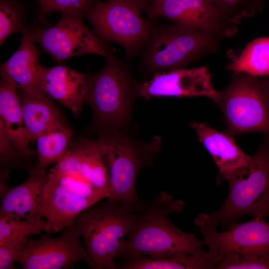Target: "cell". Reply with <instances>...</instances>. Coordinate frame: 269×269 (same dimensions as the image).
I'll return each instance as SVG.
<instances>
[{
    "label": "cell",
    "instance_id": "obj_1",
    "mask_svg": "<svg viewBox=\"0 0 269 269\" xmlns=\"http://www.w3.org/2000/svg\"><path fill=\"white\" fill-rule=\"evenodd\" d=\"M111 194L107 167L95 140H82L48 172L40 209L43 231L55 233L74 226L81 212Z\"/></svg>",
    "mask_w": 269,
    "mask_h": 269
},
{
    "label": "cell",
    "instance_id": "obj_2",
    "mask_svg": "<svg viewBox=\"0 0 269 269\" xmlns=\"http://www.w3.org/2000/svg\"><path fill=\"white\" fill-rule=\"evenodd\" d=\"M182 203L165 192L156 196L146 208L137 212L119 257L126 260L148 256L158 259L178 253L203 254L206 251L194 233L183 231L168 219L179 213Z\"/></svg>",
    "mask_w": 269,
    "mask_h": 269
},
{
    "label": "cell",
    "instance_id": "obj_3",
    "mask_svg": "<svg viewBox=\"0 0 269 269\" xmlns=\"http://www.w3.org/2000/svg\"><path fill=\"white\" fill-rule=\"evenodd\" d=\"M219 38L191 25L175 22L154 26L141 52V69L156 73L185 68L217 52Z\"/></svg>",
    "mask_w": 269,
    "mask_h": 269
},
{
    "label": "cell",
    "instance_id": "obj_4",
    "mask_svg": "<svg viewBox=\"0 0 269 269\" xmlns=\"http://www.w3.org/2000/svg\"><path fill=\"white\" fill-rule=\"evenodd\" d=\"M140 208L108 200L102 204L90 206L77 215L74 226L83 238L94 269L118 268L113 260L119 257Z\"/></svg>",
    "mask_w": 269,
    "mask_h": 269
},
{
    "label": "cell",
    "instance_id": "obj_5",
    "mask_svg": "<svg viewBox=\"0 0 269 269\" xmlns=\"http://www.w3.org/2000/svg\"><path fill=\"white\" fill-rule=\"evenodd\" d=\"M86 82L84 103L93 110L95 125L107 132L125 126L137 96V84L127 65L113 54L100 71L87 76Z\"/></svg>",
    "mask_w": 269,
    "mask_h": 269
},
{
    "label": "cell",
    "instance_id": "obj_6",
    "mask_svg": "<svg viewBox=\"0 0 269 269\" xmlns=\"http://www.w3.org/2000/svg\"><path fill=\"white\" fill-rule=\"evenodd\" d=\"M228 182L224 204L209 214L223 230L244 215L269 218V135H265L248 171Z\"/></svg>",
    "mask_w": 269,
    "mask_h": 269
},
{
    "label": "cell",
    "instance_id": "obj_7",
    "mask_svg": "<svg viewBox=\"0 0 269 269\" xmlns=\"http://www.w3.org/2000/svg\"><path fill=\"white\" fill-rule=\"evenodd\" d=\"M226 124L225 132L234 135L248 133L269 135V107L260 77L233 73L229 84L219 91L215 102Z\"/></svg>",
    "mask_w": 269,
    "mask_h": 269
},
{
    "label": "cell",
    "instance_id": "obj_8",
    "mask_svg": "<svg viewBox=\"0 0 269 269\" xmlns=\"http://www.w3.org/2000/svg\"><path fill=\"white\" fill-rule=\"evenodd\" d=\"M95 141L108 169L111 188L108 200L139 208L141 204L135 193L136 176L154 148L143 149L118 131L107 132Z\"/></svg>",
    "mask_w": 269,
    "mask_h": 269
},
{
    "label": "cell",
    "instance_id": "obj_9",
    "mask_svg": "<svg viewBox=\"0 0 269 269\" xmlns=\"http://www.w3.org/2000/svg\"><path fill=\"white\" fill-rule=\"evenodd\" d=\"M141 11L129 0H108L97 2L85 16L100 38L121 45L130 59L141 52L153 26L141 16Z\"/></svg>",
    "mask_w": 269,
    "mask_h": 269
},
{
    "label": "cell",
    "instance_id": "obj_10",
    "mask_svg": "<svg viewBox=\"0 0 269 269\" xmlns=\"http://www.w3.org/2000/svg\"><path fill=\"white\" fill-rule=\"evenodd\" d=\"M194 221L203 237L202 245L208 247L206 254L216 266L229 254H258L269 251V222L265 218L253 217L247 222L233 223L223 232L217 231L218 223L209 214H200Z\"/></svg>",
    "mask_w": 269,
    "mask_h": 269
},
{
    "label": "cell",
    "instance_id": "obj_11",
    "mask_svg": "<svg viewBox=\"0 0 269 269\" xmlns=\"http://www.w3.org/2000/svg\"><path fill=\"white\" fill-rule=\"evenodd\" d=\"M82 17L62 12L55 25L30 31L35 42L59 64L78 55L97 54L106 59L113 55L104 40L85 25Z\"/></svg>",
    "mask_w": 269,
    "mask_h": 269
},
{
    "label": "cell",
    "instance_id": "obj_12",
    "mask_svg": "<svg viewBox=\"0 0 269 269\" xmlns=\"http://www.w3.org/2000/svg\"><path fill=\"white\" fill-rule=\"evenodd\" d=\"M144 11L153 19L162 17L188 24L221 40L234 36L239 22L209 0H151Z\"/></svg>",
    "mask_w": 269,
    "mask_h": 269
},
{
    "label": "cell",
    "instance_id": "obj_13",
    "mask_svg": "<svg viewBox=\"0 0 269 269\" xmlns=\"http://www.w3.org/2000/svg\"><path fill=\"white\" fill-rule=\"evenodd\" d=\"M57 238L43 235L30 239L18 262L23 269H71L78 261L85 262L94 269V263L80 241V235L74 226L64 229Z\"/></svg>",
    "mask_w": 269,
    "mask_h": 269
},
{
    "label": "cell",
    "instance_id": "obj_14",
    "mask_svg": "<svg viewBox=\"0 0 269 269\" xmlns=\"http://www.w3.org/2000/svg\"><path fill=\"white\" fill-rule=\"evenodd\" d=\"M137 96L145 98L152 96H204L216 102L219 91L212 83L208 68L201 66L161 72L149 80L137 84Z\"/></svg>",
    "mask_w": 269,
    "mask_h": 269
},
{
    "label": "cell",
    "instance_id": "obj_15",
    "mask_svg": "<svg viewBox=\"0 0 269 269\" xmlns=\"http://www.w3.org/2000/svg\"><path fill=\"white\" fill-rule=\"evenodd\" d=\"M191 127L217 166L218 184L223 180L228 181L248 171L253 155L242 151L235 141L234 136L224 131L214 129L205 123H193Z\"/></svg>",
    "mask_w": 269,
    "mask_h": 269
},
{
    "label": "cell",
    "instance_id": "obj_16",
    "mask_svg": "<svg viewBox=\"0 0 269 269\" xmlns=\"http://www.w3.org/2000/svg\"><path fill=\"white\" fill-rule=\"evenodd\" d=\"M28 177L12 188L0 181V218L5 219H42L39 211L42 203L48 172L37 168L30 169Z\"/></svg>",
    "mask_w": 269,
    "mask_h": 269
},
{
    "label": "cell",
    "instance_id": "obj_17",
    "mask_svg": "<svg viewBox=\"0 0 269 269\" xmlns=\"http://www.w3.org/2000/svg\"><path fill=\"white\" fill-rule=\"evenodd\" d=\"M30 30L23 34L21 43L13 55L0 66V74L7 77L17 90L51 100L44 92L40 83V52Z\"/></svg>",
    "mask_w": 269,
    "mask_h": 269
},
{
    "label": "cell",
    "instance_id": "obj_18",
    "mask_svg": "<svg viewBox=\"0 0 269 269\" xmlns=\"http://www.w3.org/2000/svg\"><path fill=\"white\" fill-rule=\"evenodd\" d=\"M87 76L62 63L50 67L41 66L40 83L50 98L68 108L78 118L84 104Z\"/></svg>",
    "mask_w": 269,
    "mask_h": 269
},
{
    "label": "cell",
    "instance_id": "obj_19",
    "mask_svg": "<svg viewBox=\"0 0 269 269\" xmlns=\"http://www.w3.org/2000/svg\"><path fill=\"white\" fill-rule=\"evenodd\" d=\"M0 123L19 155L27 161L32 154L29 146L31 139L24 122L20 102L14 84L2 74L0 83Z\"/></svg>",
    "mask_w": 269,
    "mask_h": 269
},
{
    "label": "cell",
    "instance_id": "obj_20",
    "mask_svg": "<svg viewBox=\"0 0 269 269\" xmlns=\"http://www.w3.org/2000/svg\"><path fill=\"white\" fill-rule=\"evenodd\" d=\"M24 122L33 143L54 125L65 122L51 100L43 99L17 90Z\"/></svg>",
    "mask_w": 269,
    "mask_h": 269
},
{
    "label": "cell",
    "instance_id": "obj_21",
    "mask_svg": "<svg viewBox=\"0 0 269 269\" xmlns=\"http://www.w3.org/2000/svg\"><path fill=\"white\" fill-rule=\"evenodd\" d=\"M216 264L206 254L178 253L154 259L142 256L126 260L120 266L125 269H216Z\"/></svg>",
    "mask_w": 269,
    "mask_h": 269
},
{
    "label": "cell",
    "instance_id": "obj_22",
    "mask_svg": "<svg viewBox=\"0 0 269 269\" xmlns=\"http://www.w3.org/2000/svg\"><path fill=\"white\" fill-rule=\"evenodd\" d=\"M226 68L233 73L243 72L254 77L269 76V37L251 41L239 56L231 57Z\"/></svg>",
    "mask_w": 269,
    "mask_h": 269
},
{
    "label": "cell",
    "instance_id": "obj_23",
    "mask_svg": "<svg viewBox=\"0 0 269 269\" xmlns=\"http://www.w3.org/2000/svg\"><path fill=\"white\" fill-rule=\"evenodd\" d=\"M73 133L65 122L59 123L35 140L37 162L36 167L45 170L57 162L68 151Z\"/></svg>",
    "mask_w": 269,
    "mask_h": 269
},
{
    "label": "cell",
    "instance_id": "obj_24",
    "mask_svg": "<svg viewBox=\"0 0 269 269\" xmlns=\"http://www.w3.org/2000/svg\"><path fill=\"white\" fill-rule=\"evenodd\" d=\"M26 6L25 0H0V45L12 33L29 30L25 18Z\"/></svg>",
    "mask_w": 269,
    "mask_h": 269
},
{
    "label": "cell",
    "instance_id": "obj_25",
    "mask_svg": "<svg viewBox=\"0 0 269 269\" xmlns=\"http://www.w3.org/2000/svg\"><path fill=\"white\" fill-rule=\"evenodd\" d=\"M46 220L5 219L0 218V245L14 240L39 234Z\"/></svg>",
    "mask_w": 269,
    "mask_h": 269
},
{
    "label": "cell",
    "instance_id": "obj_26",
    "mask_svg": "<svg viewBox=\"0 0 269 269\" xmlns=\"http://www.w3.org/2000/svg\"><path fill=\"white\" fill-rule=\"evenodd\" d=\"M99 0H37L38 20L45 22L46 17L52 12H71L85 16Z\"/></svg>",
    "mask_w": 269,
    "mask_h": 269
},
{
    "label": "cell",
    "instance_id": "obj_27",
    "mask_svg": "<svg viewBox=\"0 0 269 269\" xmlns=\"http://www.w3.org/2000/svg\"><path fill=\"white\" fill-rule=\"evenodd\" d=\"M218 269H269V251L258 254H229L217 263Z\"/></svg>",
    "mask_w": 269,
    "mask_h": 269
},
{
    "label": "cell",
    "instance_id": "obj_28",
    "mask_svg": "<svg viewBox=\"0 0 269 269\" xmlns=\"http://www.w3.org/2000/svg\"><path fill=\"white\" fill-rule=\"evenodd\" d=\"M232 18L239 22L255 14L262 6L261 0H209Z\"/></svg>",
    "mask_w": 269,
    "mask_h": 269
},
{
    "label": "cell",
    "instance_id": "obj_29",
    "mask_svg": "<svg viewBox=\"0 0 269 269\" xmlns=\"http://www.w3.org/2000/svg\"><path fill=\"white\" fill-rule=\"evenodd\" d=\"M30 239H17L0 245V269H13V264L27 247Z\"/></svg>",
    "mask_w": 269,
    "mask_h": 269
},
{
    "label": "cell",
    "instance_id": "obj_30",
    "mask_svg": "<svg viewBox=\"0 0 269 269\" xmlns=\"http://www.w3.org/2000/svg\"><path fill=\"white\" fill-rule=\"evenodd\" d=\"M17 150L4 128L0 123V159L2 165L15 164L18 162Z\"/></svg>",
    "mask_w": 269,
    "mask_h": 269
},
{
    "label": "cell",
    "instance_id": "obj_31",
    "mask_svg": "<svg viewBox=\"0 0 269 269\" xmlns=\"http://www.w3.org/2000/svg\"><path fill=\"white\" fill-rule=\"evenodd\" d=\"M264 87L269 107V76L260 77Z\"/></svg>",
    "mask_w": 269,
    "mask_h": 269
},
{
    "label": "cell",
    "instance_id": "obj_32",
    "mask_svg": "<svg viewBox=\"0 0 269 269\" xmlns=\"http://www.w3.org/2000/svg\"><path fill=\"white\" fill-rule=\"evenodd\" d=\"M130 1H131L137 5H138L139 7H140L142 10H144L145 7L149 2V0H129Z\"/></svg>",
    "mask_w": 269,
    "mask_h": 269
},
{
    "label": "cell",
    "instance_id": "obj_33",
    "mask_svg": "<svg viewBox=\"0 0 269 269\" xmlns=\"http://www.w3.org/2000/svg\"><path fill=\"white\" fill-rule=\"evenodd\" d=\"M262 0V1H264V0Z\"/></svg>",
    "mask_w": 269,
    "mask_h": 269
},
{
    "label": "cell",
    "instance_id": "obj_34",
    "mask_svg": "<svg viewBox=\"0 0 269 269\" xmlns=\"http://www.w3.org/2000/svg\"><path fill=\"white\" fill-rule=\"evenodd\" d=\"M149 1L151 0H149Z\"/></svg>",
    "mask_w": 269,
    "mask_h": 269
}]
</instances>
